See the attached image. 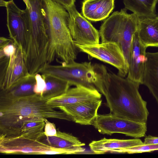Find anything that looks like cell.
<instances>
[{"mask_svg": "<svg viewBox=\"0 0 158 158\" xmlns=\"http://www.w3.org/2000/svg\"><path fill=\"white\" fill-rule=\"evenodd\" d=\"M94 84L105 97L110 113L141 123H146L149 115L147 102L142 98L139 83L108 71L102 64H94Z\"/></svg>", "mask_w": 158, "mask_h": 158, "instance_id": "cell-1", "label": "cell"}, {"mask_svg": "<svg viewBox=\"0 0 158 158\" xmlns=\"http://www.w3.org/2000/svg\"><path fill=\"white\" fill-rule=\"evenodd\" d=\"M40 95L15 97L0 91V137L19 135L24 122L32 119L54 118L71 121L63 111L55 110Z\"/></svg>", "mask_w": 158, "mask_h": 158, "instance_id": "cell-2", "label": "cell"}, {"mask_svg": "<svg viewBox=\"0 0 158 158\" xmlns=\"http://www.w3.org/2000/svg\"><path fill=\"white\" fill-rule=\"evenodd\" d=\"M43 4L49 38L47 64H50L55 59L65 64L75 61L78 49L69 28L68 12L53 0H43Z\"/></svg>", "mask_w": 158, "mask_h": 158, "instance_id": "cell-3", "label": "cell"}, {"mask_svg": "<svg viewBox=\"0 0 158 158\" xmlns=\"http://www.w3.org/2000/svg\"><path fill=\"white\" fill-rule=\"evenodd\" d=\"M29 20L24 52L27 65L39 67L46 62L49 38L43 0H27Z\"/></svg>", "mask_w": 158, "mask_h": 158, "instance_id": "cell-4", "label": "cell"}, {"mask_svg": "<svg viewBox=\"0 0 158 158\" xmlns=\"http://www.w3.org/2000/svg\"><path fill=\"white\" fill-rule=\"evenodd\" d=\"M124 8L114 12L101 25L99 33L102 43L114 42L120 47L128 70L133 37L137 31L139 17L129 14Z\"/></svg>", "mask_w": 158, "mask_h": 158, "instance_id": "cell-5", "label": "cell"}, {"mask_svg": "<svg viewBox=\"0 0 158 158\" xmlns=\"http://www.w3.org/2000/svg\"><path fill=\"white\" fill-rule=\"evenodd\" d=\"M50 74L68 81L70 85H80L92 89H96L94 84L95 71L90 62L81 63H61L60 65L46 64L40 73Z\"/></svg>", "mask_w": 158, "mask_h": 158, "instance_id": "cell-6", "label": "cell"}, {"mask_svg": "<svg viewBox=\"0 0 158 158\" xmlns=\"http://www.w3.org/2000/svg\"><path fill=\"white\" fill-rule=\"evenodd\" d=\"M92 125L101 134L111 135L121 133L135 138L144 137L147 131L146 123L131 120L110 113L98 114Z\"/></svg>", "mask_w": 158, "mask_h": 158, "instance_id": "cell-7", "label": "cell"}, {"mask_svg": "<svg viewBox=\"0 0 158 158\" xmlns=\"http://www.w3.org/2000/svg\"><path fill=\"white\" fill-rule=\"evenodd\" d=\"M0 152L6 154H67L64 150L40 141L19 136L0 137Z\"/></svg>", "mask_w": 158, "mask_h": 158, "instance_id": "cell-8", "label": "cell"}, {"mask_svg": "<svg viewBox=\"0 0 158 158\" xmlns=\"http://www.w3.org/2000/svg\"><path fill=\"white\" fill-rule=\"evenodd\" d=\"M0 90L7 89L30 74L26 64L24 49L18 45L10 57L0 59Z\"/></svg>", "mask_w": 158, "mask_h": 158, "instance_id": "cell-9", "label": "cell"}, {"mask_svg": "<svg viewBox=\"0 0 158 158\" xmlns=\"http://www.w3.org/2000/svg\"><path fill=\"white\" fill-rule=\"evenodd\" d=\"M75 44L80 51L114 66L118 70V75L123 77L127 75L128 69L124 55L117 43L108 42L90 45Z\"/></svg>", "mask_w": 158, "mask_h": 158, "instance_id": "cell-10", "label": "cell"}, {"mask_svg": "<svg viewBox=\"0 0 158 158\" xmlns=\"http://www.w3.org/2000/svg\"><path fill=\"white\" fill-rule=\"evenodd\" d=\"M65 9L69 14L68 27L75 44L85 45L99 43V31L78 11L75 6Z\"/></svg>", "mask_w": 158, "mask_h": 158, "instance_id": "cell-11", "label": "cell"}, {"mask_svg": "<svg viewBox=\"0 0 158 158\" xmlns=\"http://www.w3.org/2000/svg\"><path fill=\"white\" fill-rule=\"evenodd\" d=\"M4 7L6 9V26L10 38L21 45L24 51L29 24L27 10L20 9L13 0L6 1Z\"/></svg>", "mask_w": 158, "mask_h": 158, "instance_id": "cell-12", "label": "cell"}, {"mask_svg": "<svg viewBox=\"0 0 158 158\" xmlns=\"http://www.w3.org/2000/svg\"><path fill=\"white\" fill-rule=\"evenodd\" d=\"M102 94L97 89L78 85L69 88L63 94L48 100L47 104L54 108L68 105L101 99Z\"/></svg>", "mask_w": 158, "mask_h": 158, "instance_id": "cell-13", "label": "cell"}, {"mask_svg": "<svg viewBox=\"0 0 158 158\" xmlns=\"http://www.w3.org/2000/svg\"><path fill=\"white\" fill-rule=\"evenodd\" d=\"M102 100H94L59 107L71 117L72 121L81 125H92L97 116Z\"/></svg>", "mask_w": 158, "mask_h": 158, "instance_id": "cell-14", "label": "cell"}, {"mask_svg": "<svg viewBox=\"0 0 158 158\" xmlns=\"http://www.w3.org/2000/svg\"><path fill=\"white\" fill-rule=\"evenodd\" d=\"M147 48L140 42L137 30L132 38L127 78L140 85L147 60Z\"/></svg>", "mask_w": 158, "mask_h": 158, "instance_id": "cell-15", "label": "cell"}, {"mask_svg": "<svg viewBox=\"0 0 158 158\" xmlns=\"http://www.w3.org/2000/svg\"><path fill=\"white\" fill-rule=\"evenodd\" d=\"M44 143L56 148L65 151L67 154H76L83 152L82 147L85 144L71 134L57 130L56 136H46L45 134L39 140Z\"/></svg>", "mask_w": 158, "mask_h": 158, "instance_id": "cell-16", "label": "cell"}, {"mask_svg": "<svg viewBox=\"0 0 158 158\" xmlns=\"http://www.w3.org/2000/svg\"><path fill=\"white\" fill-rule=\"evenodd\" d=\"M114 0H84L81 12L83 16L92 21L106 19L114 7Z\"/></svg>", "mask_w": 158, "mask_h": 158, "instance_id": "cell-17", "label": "cell"}, {"mask_svg": "<svg viewBox=\"0 0 158 158\" xmlns=\"http://www.w3.org/2000/svg\"><path fill=\"white\" fill-rule=\"evenodd\" d=\"M144 144L139 138L129 139H107L93 141L89 144L91 150L94 154H103L107 152L114 153L117 150Z\"/></svg>", "mask_w": 158, "mask_h": 158, "instance_id": "cell-18", "label": "cell"}, {"mask_svg": "<svg viewBox=\"0 0 158 158\" xmlns=\"http://www.w3.org/2000/svg\"><path fill=\"white\" fill-rule=\"evenodd\" d=\"M142 84L146 86L158 104V52H146Z\"/></svg>", "mask_w": 158, "mask_h": 158, "instance_id": "cell-19", "label": "cell"}, {"mask_svg": "<svg viewBox=\"0 0 158 158\" xmlns=\"http://www.w3.org/2000/svg\"><path fill=\"white\" fill-rule=\"evenodd\" d=\"M139 39L145 47H158V17L139 18Z\"/></svg>", "mask_w": 158, "mask_h": 158, "instance_id": "cell-20", "label": "cell"}, {"mask_svg": "<svg viewBox=\"0 0 158 158\" xmlns=\"http://www.w3.org/2000/svg\"><path fill=\"white\" fill-rule=\"evenodd\" d=\"M46 84L45 90L41 96L46 100L58 96L69 88V83L58 77L50 74H41Z\"/></svg>", "mask_w": 158, "mask_h": 158, "instance_id": "cell-21", "label": "cell"}, {"mask_svg": "<svg viewBox=\"0 0 158 158\" xmlns=\"http://www.w3.org/2000/svg\"><path fill=\"white\" fill-rule=\"evenodd\" d=\"M125 8L139 18L155 17L158 0H123Z\"/></svg>", "mask_w": 158, "mask_h": 158, "instance_id": "cell-22", "label": "cell"}, {"mask_svg": "<svg viewBox=\"0 0 158 158\" xmlns=\"http://www.w3.org/2000/svg\"><path fill=\"white\" fill-rule=\"evenodd\" d=\"M35 81V75L30 74L9 89L0 91L15 97L32 95L35 94L34 90Z\"/></svg>", "mask_w": 158, "mask_h": 158, "instance_id": "cell-23", "label": "cell"}, {"mask_svg": "<svg viewBox=\"0 0 158 158\" xmlns=\"http://www.w3.org/2000/svg\"><path fill=\"white\" fill-rule=\"evenodd\" d=\"M45 124L42 119H32L26 121L22 125L18 136L39 140L44 135L43 130Z\"/></svg>", "mask_w": 158, "mask_h": 158, "instance_id": "cell-24", "label": "cell"}, {"mask_svg": "<svg viewBox=\"0 0 158 158\" xmlns=\"http://www.w3.org/2000/svg\"><path fill=\"white\" fill-rule=\"evenodd\" d=\"M157 150H158V143L154 144H143L121 149L116 151L114 153L134 154L151 152Z\"/></svg>", "mask_w": 158, "mask_h": 158, "instance_id": "cell-25", "label": "cell"}, {"mask_svg": "<svg viewBox=\"0 0 158 158\" xmlns=\"http://www.w3.org/2000/svg\"><path fill=\"white\" fill-rule=\"evenodd\" d=\"M18 44L13 40L7 45L0 48V59L10 57L16 52Z\"/></svg>", "mask_w": 158, "mask_h": 158, "instance_id": "cell-26", "label": "cell"}, {"mask_svg": "<svg viewBox=\"0 0 158 158\" xmlns=\"http://www.w3.org/2000/svg\"><path fill=\"white\" fill-rule=\"evenodd\" d=\"M35 83L34 87V92L35 94L40 95L44 91L46 84L45 81L41 74L38 73L35 75Z\"/></svg>", "mask_w": 158, "mask_h": 158, "instance_id": "cell-27", "label": "cell"}, {"mask_svg": "<svg viewBox=\"0 0 158 158\" xmlns=\"http://www.w3.org/2000/svg\"><path fill=\"white\" fill-rule=\"evenodd\" d=\"M45 123L44 134L46 136H56L57 135V130L55 124L49 122L47 118L44 119Z\"/></svg>", "mask_w": 158, "mask_h": 158, "instance_id": "cell-28", "label": "cell"}, {"mask_svg": "<svg viewBox=\"0 0 158 158\" xmlns=\"http://www.w3.org/2000/svg\"><path fill=\"white\" fill-rule=\"evenodd\" d=\"M63 6L64 8H67L72 7L75 5L76 0H53Z\"/></svg>", "mask_w": 158, "mask_h": 158, "instance_id": "cell-29", "label": "cell"}, {"mask_svg": "<svg viewBox=\"0 0 158 158\" xmlns=\"http://www.w3.org/2000/svg\"><path fill=\"white\" fill-rule=\"evenodd\" d=\"M144 144H154L158 143V137L148 135L146 136L143 142Z\"/></svg>", "mask_w": 158, "mask_h": 158, "instance_id": "cell-30", "label": "cell"}, {"mask_svg": "<svg viewBox=\"0 0 158 158\" xmlns=\"http://www.w3.org/2000/svg\"><path fill=\"white\" fill-rule=\"evenodd\" d=\"M12 40L11 39H8L4 37L0 38V48L2 47L11 42Z\"/></svg>", "mask_w": 158, "mask_h": 158, "instance_id": "cell-31", "label": "cell"}, {"mask_svg": "<svg viewBox=\"0 0 158 158\" xmlns=\"http://www.w3.org/2000/svg\"><path fill=\"white\" fill-rule=\"evenodd\" d=\"M23 0V1L24 2V3H25L26 6H27V0Z\"/></svg>", "mask_w": 158, "mask_h": 158, "instance_id": "cell-32", "label": "cell"}, {"mask_svg": "<svg viewBox=\"0 0 158 158\" xmlns=\"http://www.w3.org/2000/svg\"><path fill=\"white\" fill-rule=\"evenodd\" d=\"M157 16H158V15H157Z\"/></svg>", "mask_w": 158, "mask_h": 158, "instance_id": "cell-33", "label": "cell"}, {"mask_svg": "<svg viewBox=\"0 0 158 158\" xmlns=\"http://www.w3.org/2000/svg\"><path fill=\"white\" fill-rule=\"evenodd\" d=\"M114 1H115V0H114Z\"/></svg>", "mask_w": 158, "mask_h": 158, "instance_id": "cell-34", "label": "cell"}]
</instances>
